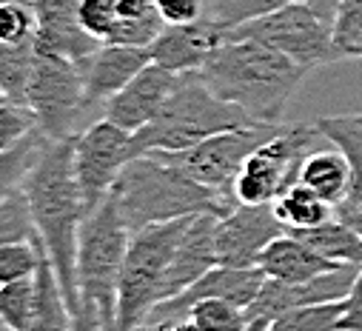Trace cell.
I'll return each mask as SVG.
<instances>
[{
  "label": "cell",
  "instance_id": "1",
  "mask_svg": "<svg viewBox=\"0 0 362 331\" xmlns=\"http://www.w3.org/2000/svg\"><path fill=\"white\" fill-rule=\"evenodd\" d=\"M74 137L49 140L32 172L21 183L29 197L32 217L37 234L43 240L46 257L60 280L69 311L80 308V286H77V240L83 220L88 214L83 189L74 172Z\"/></svg>",
  "mask_w": 362,
  "mask_h": 331
},
{
  "label": "cell",
  "instance_id": "2",
  "mask_svg": "<svg viewBox=\"0 0 362 331\" xmlns=\"http://www.w3.org/2000/svg\"><path fill=\"white\" fill-rule=\"evenodd\" d=\"M203 80L257 123H283L308 69L254 37H231L200 69Z\"/></svg>",
  "mask_w": 362,
  "mask_h": 331
},
{
  "label": "cell",
  "instance_id": "3",
  "mask_svg": "<svg viewBox=\"0 0 362 331\" xmlns=\"http://www.w3.org/2000/svg\"><path fill=\"white\" fill-rule=\"evenodd\" d=\"M112 194L117 197V206L132 231L203 211L228 214L234 206H240L154 154L134 157L120 172Z\"/></svg>",
  "mask_w": 362,
  "mask_h": 331
},
{
  "label": "cell",
  "instance_id": "4",
  "mask_svg": "<svg viewBox=\"0 0 362 331\" xmlns=\"http://www.w3.org/2000/svg\"><path fill=\"white\" fill-rule=\"evenodd\" d=\"M257 123L240 106L223 100L200 71L180 74L174 92L157 112V117L132 134L134 154L151 151H183L220 132Z\"/></svg>",
  "mask_w": 362,
  "mask_h": 331
},
{
  "label": "cell",
  "instance_id": "5",
  "mask_svg": "<svg viewBox=\"0 0 362 331\" xmlns=\"http://www.w3.org/2000/svg\"><path fill=\"white\" fill-rule=\"evenodd\" d=\"M132 228L117 206V197L109 194L98 209L83 220L77 240V286L80 303H95L106 331H115L117 320V283L132 243Z\"/></svg>",
  "mask_w": 362,
  "mask_h": 331
},
{
  "label": "cell",
  "instance_id": "6",
  "mask_svg": "<svg viewBox=\"0 0 362 331\" xmlns=\"http://www.w3.org/2000/svg\"><path fill=\"white\" fill-rule=\"evenodd\" d=\"M197 214L154 223L132 234L126 263L117 283V320L115 331H137L148 323L151 311L160 306V283L165 277V269L174 260V252L186 228L192 226Z\"/></svg>",
  "mask_w": 362,
  "mask_h": 331
},
{
  "label": "cell",
  "instance_id": "7",
  "mask_svg": "<svg viewBox=\"0 0 362 331\" xmlns=\"http://www.w3.org/2000/svg\"><path fill=\"white\" fill-rule=\"evenodd\" d=\"M286 126L288 123H248V126L220 132L192 149H183V151H151V154L160 157L163 163L174 166V169L186 172L197 183L214 189L217 194L240 203L234 194V183H237V175L243 172L245 160L265 140L277 137Z\"/></svg>",
  "mask_w": 362,
  "mask_h": 331
},
{
  "label": "cell",
  "instance_id": "8",
  "mask_svg": "<svg viewBox=\"0 0 362 331\" xmlns=\"http://www.w3.org/2000/svg\"><path fill=\"white\" fill-rule=\"evenodd\" d=\"M317 140H325L317 123H288L277 137L265 140L237 175L234 194L240 203H274L288 186L300 180L305 157Z\"/></svg>",
  "mask_w": 362,
  "mask_h": 331
},
{
  "label": "cell",
  "instance_id": "9",
  "mask_svg": "<svg viewBox=\"0 0 362 331\" xmlns=\"http://www.w3.org/2000/svg\"><path fill=\"white\" fill-rule=\"evenodd\" d=\"M29 109L46 137L66 140L80 134L83 117L95 109L86 95L83 63L57 54H37L29 83Z\"/></svg>",
  "mask_w": 362,
  "mask_h": 331
},
{
  "label": "cell",
  "instance_id": "10",
  "mask_svg": "<svg viewBox=\"0 0 362 331\" xmlns=\"http://www.w3.org/2000/svg\"><path fill=\"white\" fill-rule=\"evenodd\" d=\"M231 37H254L271 49H277L305 66L308 71L317 66H328L342 60L334 43V23L317 15L308 4H288L271 15L254 18L228 32Z\"/></svg>",
  "mask_w": 362,
  "mask_h": 331
},
{
  "label": "cell",
  "instance_id": "11",
  "mask_svg": "<svg viewBox=\"0 0 362 331\" xmlns=\"http://www.w3.org/2000/svg\"><path fill=\"white\" fill-rule=\"evenodd\" d=\"M132 132L100 117L88 123L74 140V172L88 211L98 209L115 189L120 172L134 160Z\"/></svg>",
  "mask_w": 362,
  "mask_h": 331
},
{
  "label": "cell",
  "instance_id": "12",
  "mask_svg": "<svg viewBox=\"0 0 362 331\" xmlns=\"http://www.w3.org/2000/svg\"><path fill=\"white\" fill-rule=\"evenodd\" d=\"M286 234L271 203H240L217 220V263L231 269H251L259 255Z\"/></svg>",
  "mask_w": 362,
  "mask_h": 331
},
{
  "label": "cell",
  "instance_id": "13",
  "mask_svg": "<svg viewBox=\"0 0 362 331\" xmlns=\"http://www.w3.org/2000/svg\"><path fill=\"white\" fill-rule=\"evenodd\" d=\"M262 283H265V274H262L259 266H251V269L217 266V269H211L209 274H203L197 283H192L186 291H180L177 297L160 303V306L151 311L148 323H154V325L177 323V320H183L186 311H189L194 303H200V300H228V303H234V306L248 308V306L257 300Z\"/></svg>",
  "mask_w": 362,
  "mask_h": 331
},
{
  "label": "cell",
  "instance_id": "14",
  "mask_svg": "<svg viewBox=\"0 0 362 331\" xmlns=\"http://www.w3.org/2000/svg\"><path fill=\"white\" fill-rule=\"evenodd\" d=\"M359 269L362 266H356V263H345L337 272H328V274L314 277L308 283H283V280L265 277L257 300L245 308V314H248V320H274L291 308L345 300Z\"/></svg>",
  "mask_w": 362,
  "mask_h": 331
},
{
  "label": "cell",
  "instance_id": "15",
  "mask_svg": "<svg viewBox=\"0 0 362 331\" xmlns=\"http://www.w3.org/2000/svg\"><path fill=\"white\" fill-rule=\"evenodd\" d=\"M180 74L160 66V63H148L129 86H123L106 106H103V117L112 120L115 126L126 129V132H140L143 126H148L157 112L163 109V103L168 100V95L174 92Z\"/></svg>",
  "mask_w": 362,
  "mask_h": 331
},
{
  "label": "cell",
  "instance_id": "16",
  "mask_svg": "<svg viewBox=\"0 0 362 331\" xmlns=\"http://www.w3.org/2000/svg\"><path fill=\"white\" fill-rule=\"evenodd\" d=\"M226 40L228 29L211 15H206L186 26H165L151 43V60L177 74L200 71Z\"/></svg>",
  "mask_w": 362,
  "mask_h": 331
},
{
  "label": "cell",
  "instance_id": "17",
  "mask_svg": "<svg viewBox=\"0 0 362 331\" xmlns=\"http://www.w3.org/2000/svg\"><path fill=\"white\" fill-rule=\"evenodd\" d=\"M223 214L203 211L192 220L183 240H180L171 266L165 269V277L160 283V303L186 291L192 283H197L203 274L217 269V220Z\"/></svg>",
  "mask_w": 362,
  "mask_h": 331
},
{
  "label": "cell",
  "instance_id": "18",
  "mask_svg": "<svg viewBox=\"0 0 362 331\" xmlns=\"http://www.w3.org/2000/svg\"><path fill=\"white\" fill-rule=\"evenodd\" d=\"M37 54H57L69 60L92 57L103 43L95 40L80 23V0H35Z\"/></svg>",
  "mask_w": 362,
  "mask_h": 331
},
{
  "label": "cell",
  "instance_id": "19",
  "mask_svg": "<svg viewBox=\"0 0 362 331\" xmlns=\"http://www.w3.org/2000/svg\"><path fill=\"white\" fill-rule=\"evenodd\" d=\"M86 74V95L92 106H106L123 86L151 63V49L103 43L92 57L80 60Z\"/></svg>",
  "mask_w": 362,
  "mask_h": 331
},
{
  "label": "cell",
  "instance_id": "20",
  "mask_svg": "<svg viewBox=\"0 0 362 331\" xmlns=\"http://www.w3.org/2000/svg\"><path fill=\"white\" fill-rule=\"evenodd\" d=\"M265 277L271 280H283V283H308L314 277H322L328 272H337L345 263L328 260L320 252H314L311 245H305L300 237H294L291 231L280 234L271 243L265 252L259 255V263Z\"/></svg>",
  "mask_w": 362,
  "mask_h": 331
},
{
  "label": "cell",
  "instance_id": "21",
  "mask_svg": "<svg viewBox=\"0 0 362 331\" xmlns=\"http://www.w3.org/2000/svg\"><path fill=\"white\" fill-rule=\"evenodd\" d=\"M300 183L308 186L311 192H317L334 209H339L348 197V189H351L348 157L337 146L334 149H314L300 169Z\"/></svg>",
  "mask_w": 362,
  "mask_h": 331
},
{
  "label": "cell",
  "instance_id": "22",
  "mask_svg": "<svg viewBox=\"0 0 362 331\" xmlns=\"http://www.w3.org/2000/svg\"><path fill=\"white\" fill-rule=\"evenodd\" d=\"M314 123L322 132V137L348 157L351 189H348V197L342 206L362 203V120L356 115H334V117H320Z\"/></svg>",
  "mask_w": 362,
  "mask_h": 331
},
{
  "label": "cell",
  "instance_id": "23",
  "mask_svg": "<svg viewBox=\"0 0 362 331\" xmlns=\"http://www.w3.org/2000/svg\"><path fill=\"white\" fill-rule=\"evenodd\" d=\"M291 234L300 237L305 245H311L314 252H320L328 260L362 266V237L339 217H331L314 228H294Z\"/></svg>",
  "mask_w": 362,
  "mask_h": 331
},
{
  "label": "cell",
  "instance_id": "24",
  "mask_svg": "<svg viewBox=\"0 0 362 331\" xmlns=\"http://www.w3.org/2000/svg\"><path fill=\"white\" fill-rule=\"evenodd\" d=\"M271 206H274V214L286 226V231L314 228V226L337 217V209L331 203H325L317 192H311L308 186H303L300 180L294 186H288Z\"/></svg>",
  "mask_w": 362,
  "mask_h": 331
},
{
  "label": "cell",
  "instance_id": "25",
  "mask_svg": "<svg viewBox=\"0 0 362 331\" xmlns=\"http://www.w3.org/2000/svg\"><path fill=\"white\" fill-rule=\"evenodd\" d=\"M69 323H71V311L66 306L60 280L52 269V260L43 257L37 269V306L26 331H69Z\"/></svg>",
  "mask_w": 362,
  "mask_h": 331
},
{
  "label": "cell",
  "instance_id": "26",
  "mask_svg": "<svg viewBox=\"0 0 362 331\" xmlns=\"http://www.w3.org/2000/svg\"><path fill=\"white\" fill-rule=\"evenodd\" d=\"M35 60H37L35 40L0 43V89H4V98L29 106V83H32Z\"/></svg>",
  "mask_w": 362,
  "mask_h": 331
},
{
  "label": "cell",
  "instance_id": "27",
  "mask_svg": "<svg viewBox=\"0 0 362 331\" xmlns=\"http://www.w3.org/2000/svg\"><path fill=\"white\" fill-rule=\"evenodd\" d=\"M52 137H46L43 129H35L32 134H26L23 140H18L9 149H0V192L6 189H18L26 175L32 172V166L37 163V157L43 154V149L49 146Z\"/></svg>",
  "mask_w": 362,
  "mask_h": 331
},
{
  "label": "cell",
  "instance_id": "28",
  "mask_svg": "<svg viewBox=\"0 0 362 331\" xmlns=\"http://www.w3.org/2000/svg\"><path fill=\"white\" fill-rule=\"evenodd\" d=\"M26 240H40L26 192L21 186L0 192V243H26Z\"/></svg>",
  "mask_w": 362,
  "mask_h": 331
},
{
  "label": "cell",
  "instance_id": "29",
  "mask_svg": "<svg viewBox=\"0 0 362 331\" xmlns=\"http://www.w3.org/2000/svg\"><path fill=\"white\" fill-rule=\"evenodd\" d=\"M342 311H345L342 300L291 308V311L271 320L265 331H339Z\"/></svg>",
  "mask_w": 362,
  "mask_h": 331
},
{
  "label": "cell",
  "instance_id": "30",
  "mask_svg": "<svg viewBox=\"0 0 362 331\" xmlns=\"http://www.w3.org/2000/svg\"><path fill=\"white\" fill-rule=\"evenodd\" d=\"M37 306V274L0 286V317L9 331H26Z\"/></svg>",
  "mask_w": 362,
  "mask_h": 331
},
{
  "label": "cell",
  "instance_id": "31",
  "mask_svg": "<svg viewBox=\"0 0 362 331\" xmlns=\"http://www.w3.org/2000/svg\"><path fill=\"white\" fill-rule=\"evenodd\" d=\"M43 257H46L43 240L0 243V283H15L23 277H35Z\"/></svg>",
  "mask_w": 362,
  "mask_h": 331
},
{
  "label": "cell",
  "instance_id": "32",
  "mask_svg": "<svg viewBox=\"0 0 362 331\" xmlns=\"http://www.w3.org/2000/svg\"><path fill=\"white\" fill-rule=\"evenodd\" d=\"M186 317L203 331H245L251 323L245 308L228 300H200L186 311Z\"/></svg>",
  "mask_w": 362,
  "mask_h": 331
},
{
  "label": "cell",
  "instance_id": "33",
  "mask_svg": "<svg viewBox=\"0 0 362 331\" xmlns=\"http://www.w3.org/2000/svg\"><path fill=\"white\" fill-rule=\"evenodd\" d=\"M288 4H300V0H209V12L214 21H220L228 32L254 21V18H262V15H271Z\"/></svg>",
  "mask_w": 362,
  "mask_h": 331
},
{
  "label": "cell",
  "instance_id": "34",
  "mask_svg": "<svg viewBox=\"0 0 362 331\" xmlns=\"http://www.w3.org/2000/svg\"><path fill=\"white\" fill-rule=\"evenodd\" d=\"M165 29V21L160 18L157 6L140 18H117L112 35L106 43L115 46H137V49H151V43L160 37V32Z\"/></svg>",
  "mask_w": 362,
  "mask_h": 331
},
{
  "label": "cell",
  "instance_id": "35",
  "mask_svg": "<svg viewBox=\"0 0 362 331\" xmlns=\"http://www.w3.org/2000/svg\"><path fill=\"white\" fill-rule=\"evenodd\" d=\"M35 129H40V126L29 106L15 103L12 98H0V149L15 146Z\"/></svg>",
  "mask_w": 362,
  "mask_h": 331
},
{
  "label": "cell",
  "instance_id": "36",
  "mask_svg": "<svg viewBox=\"0 0 362 331\" xmlns=\"http://www.w3.org/2000/svg\"><path fill=\"white\" fill-rule=\"evenodd\" d=\"M35 35H37L35 6L26 4L0 6V43H23V40H35Z\"/></svg>",
  "mask_w": 362,
  "mask_h": 331
},
{
  "label": "cell",
  "instance_id": "37",
  "mask_svg": "<svg viewBox=\"0 0 362 331\" xmlns=\"http://www.w3.org/2000/svg\"><path fill=\"white\" fill-rule=\"evenodd\" d=\"M359 37H362V0H342V6L334 18V43L342 60L351 57V49Z\"/></svg>",
  "mask_w": 362,
  "mask_h": 331
},
{
  "label": "cell",
  "instance_id": "38",
  "mask_svg": "<svg viewBox=\"0 0 362 331\" xmlns=\"http://www.w3.org/2000/svg\"><path fill=\"white\" fill-rule=\"evenodd\" d=\"M80 23L95 40L106 43L117 23V12L112 6V0H80Z\"/></svg>",
  "mask_w": 362,
  "mask_h": 331
},
{
  "label": "cell",
  "instance_id": "39",
  "mask_svg": "<svg viewBox=\"0 0 362 331\" xmlns=\"http://www.w3.org/2000/svg\"><path fill=\"white\" fill-rule=\"evenodd\" d=\"M160 18L165 21V26H186L194 23L200 18H206L209 4L206 0H154Z\"/></svg>",
  "mask_w": 362,
  "mask_h": 331
},
{
  "label": "cell",
  "instance_id": "40",
  "mask_svg": "<svg viewBox=\"0 0 362 331\" xmlns=\"http://www.w3.org/2000/svg\"><path fill=\"white\" fill-rule=\"evenodd\" d=\"M342 303H345V311L339 317V331H362V269Z\"/></svg>",
  "mask_w": 362,
  "mask_h": 331
},
{
  "label": "cell",
  "instance_id": "41",
  "mask_svg": "<svg viewBox=\"0 0 362 331\" xmlns=\"http://www.w3.org/2000/svg\"><path fill=\"white\" fill-rule=\"evenodd\" d=\"M69 331H106L103 320H100V311L95 303H80V308L71 314V323H69Z\"/></svg>",
  "mask_w": 362,
  "mask_h": 331
},
{
  "label": "cell",
  "instance_id": "42",
  "mask_svg": "<svg viewBox=\"0 0 362 331\" xmlns=\"http://www.w3.org/2000/svg\"><path fill=\"white\" fill-rule=\"evenodd\" d=\"M112 6L117 12V18H140V15L151 12L157 4L154 0H112Z\"/></svg>",
  "mask_w": 362,
  "mask_h": 331
},
{
  "label": "cell",
  "instance_id": "43",
  "mask_svg": "<svg viewBox=\"0 0 362 331\" xmlns=\"http://www.w3.org/2000/svg\"><path fill=\"white\" fill-rule=\"evenodd\" d=\"M337 217L342 220V223H348L359 237H362V203H356V206H342V209H337Z\"/></svg>",
  "mask_w": 362,
  "mask_h": 331
},
{
  "label": "cell",
  "instance_id": "44",
  "mask_svg": "<svg viewBox=\"0 0 362 331\" xmlns=\"http://www.w3.org/2000/svg\"><path fill=\"white\" fill-rule=\"evenodd\" d=\"M303 4H308L317 15H322L325 21L334 23V18H337V12H339V6H342V0H303Z\"/></svg>",
  "mask_w": 362,
  "mask_h": 331
},
{
  "label": "cell",
  "instance_id": "45",
  "mask_svg": "<svg viewBox=\"0 0 362 331\" xmlns=\"http://www.w3.org/2000/svg\"><path fill=\"white\" fill-rule=\"evenodd\" d=\"M165 331H203V328L197 323H192L189 317H183V320H177V323H168Z\"/></svg>",
  "mask_w": 362,
  "mask_h": 331
},
{
  "label": "cell",
  "instance_id": "46",
  "mask_svg": "<svg viewBox=\"0 0 362 331\" xmlns=\"http://www.w3.org/2000/svg\"><path fill=\"white\" fill-rule=\"evenodd\" d=\"M268 323H271V320H251L245 331H265V328H268Z\"/></svg>",
  "mask_w": 362,
  "mask_h": 331
},
{
  "label": "cell",
  "instance_id": "47",
  "mask_svg": "<svg viewBox=\"0 0 362 331\" xmlns=\"http://www.w3.org/2000/svg\"><path fill=\"white\" fill-rule=\"evenodd\" d=\"M168 325H154V323H146V325H140L137 331H165Z\"/></svg>",
  "mask_w": 362,
  "mask_h": 331
},
{
  "label": "cell",
  "instance_id": "48",
  "mask_svg": "<svg viewBox=\"0 0 362 331\" xmlns=\"http://www.w3.org/2000/svg\"><path fill=\"white\" fill-rule=\"evenodd\" d=\"M351 57H359V60H362V37L354 43V49H351Z\"/></svg>",
  "mask_w": 362,
  "mask_h": 331
},
{
  "label": "cell",
  "instance_id": "49",
  "mask_svg": "<svg viewBox=\"0 0 362 331\" xmlns=\"http://www.w3.org/2000/svg\"><path fill=\"white\" fill-rule=\"evenodd\" d=\"M4 4H26V6H35V0H4Z\"/></svg>",
  "mask_w": 362,
  "mask_h": 331
},
{
  "label": "cell",
  "instance_id": "50",
  "mask_svg": "<svg viewBox=\"0 0 362 331\" xmlns=\"http://www.w3.org/2000/svg\"><path fill=\"white\" fill-rule=\"evenodd\" d=\"M356 117H359V120H362V112H359V115H356Z\"/></svg>",
  "mask_w": 362,
  "mask_h": 331
},
{
  "label": "cell",
  "instance_id": "51",
  "mask_svg": "<svg viewBox=\"0 0 362 331\" xmlns=\"http://www.w3.org/2000/svg\"><path fill=\"white\" fill-rule=\"evenodd\" d=\"M206 4H209V0H206Z\"/></svg>",
  "mask_w": 362,
  "mask_h": 331
}]
</instances>
